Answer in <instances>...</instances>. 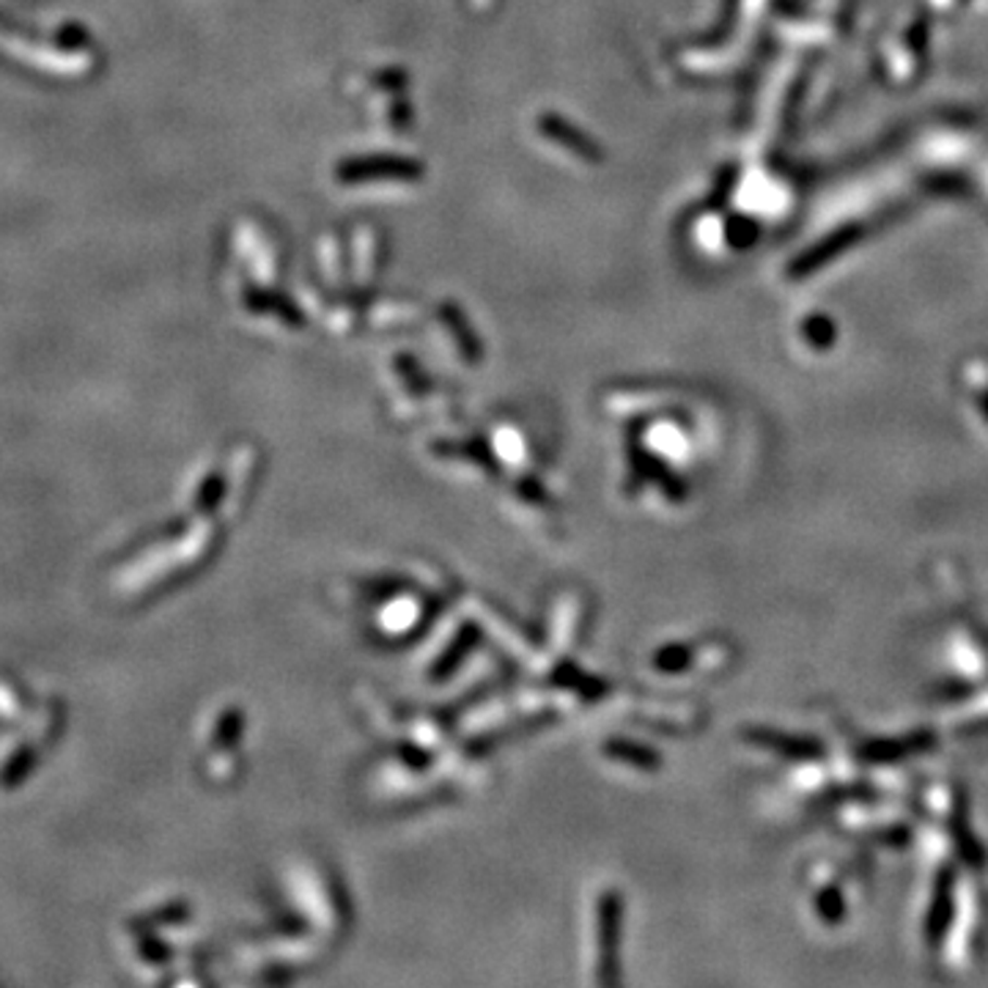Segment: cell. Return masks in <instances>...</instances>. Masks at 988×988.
<instances>
[{
    "label": "cell",
    "instance_id": "6da1fadb",
    "mask_svg": "<svg viewBox=\"0 0 988 988\" xmlns=\"http://www.w3.org/2000/svg\"><path fill=\"white\" fill-rule=\"evenodd\" d=\"M338 182L343 185H363V182H417L423 165L407 157H354L338 165Z\"/></svg>",
    "mask_w": 988,
    "mask_h": 988
},
{
    "label": "cell",
    "instance_id": "7a4b0ae2",
    "mask_svg": "<svg viewBox=\"0 0 988 988\" xmlns=\"http://www.w3.org/2000/svg\"><path fill=\"white\" fill-rule=\"evenodd\" d=\"M955 885H959V871L955 865H942L934 878V890H930L928 912H925V942L928 948H939L948 937L950 925L955 917Z\"/></svg>",
    "mask_w": 988,
    "mask_h": 988
},
{
    "label": "cell",
    "instance_id": "3957f363",
    "mask_svg": "<svg viewBox=\"0 0 988 988\" xmlns=\"http://www.w3.org/2000/svg\"><path fill=\"white\" fill-rule=\"evenodd\" d=\"M937 747V734L934 730H912V734L892 736V739H871L856 747V758L871 766H885V763L906 761L912 755H923Z\"/></svg>",
    "mask_w": 988,
    "mask_h": 988
},
{
    "label": "cell",
    "instance_id": "277c9868",
    "mask_svg": "<svg viewBox=\"0 0 988 988\" xmlns=\"http://www.w3.org/2000/svg\"><path fill=\"white\" fill-rule=\"evenodd\" d=\"M747 739L755 747L772 750L777 755L788 758V761H821L827 755L824 741L813 739V736H799L786 734V730H772V728H752L747 730Z\"/></svg>",
    "mask_w": 988,
    "mask_h": 988
},
{
    "label": "cell",
    "instance_id": "5b68a950",
    "mask_svg": "<svg viewBox=\"0 0 988 988\" xmlns=\"http://www.w3.org/2000/svg\"><path fill=\"white\" fill-rule=\"evenodd\" d=\"M856 237H860V228L856 226L838 228L833 237H827L824 242L815 245V248L804 250V253L799 255L791 266H788V275H791V278H804V275H810V272L821 270V266L827 264L829 259H835V255H840L843 250H849L851 245L856 242Z\"/></svg>",
    "mask_w": 988,
    "mask_h": 988
},
{
    "label": "cell",
    "instance_id": "8992f818",
    "mask_svg": "<svg viewBox=\"0 0 988 988\" xmlns=\"http://www.w3.org/2000/svg\"><path fill=\"white\" fill-rule=\"evenodd\" d=\"M538 129H541L543 138L555 140L558 146L568 149L572 154L583 157L588 162H599L601 160V146L596 140H590L588 135L579 133L577 127H572L568 122H563L561 116H543L538 122Z\"/></svg>",
    "mask_w": 988,
    "mask_h": 988
},
{
    "label": "cell",
    "instance_id": "52a82bcc",
    "mask_svg": "<svg viewBox=\"0 0 988 988\" xmlns=\"http://www.w3.org/2000/svg\"><path fill=\"white\" fill-rule=\"evenodd\" d=\"M948 827H950V840H953L955 856H959L966 867H972V871H980V867H986L988 854H986V849H983L980 840L975 838V833H972L964 802H959V808L953 810Z\"/></svg>",
    "mask_w": 988,
    "mask_h": 988
},
{
    "label": "cell",
    "instance_id": "ba28073f",
    "mask_svg": "<svg viewBox=\"0 0 988 988\" xmlns=\"http://www.w3.org/2000/svg\"><path fill=\"white\" fill-rule=\"evenodd\" d=\"M815 914L827 925H840L846 917V898L838 885H829L815 898Z\"/></svg>",
    "mask_w": 988,
    "mask_h": 988
},
{
    "label": "cell",
    "instance_id": "9c48e42d",
    "mask_svg": "<svg viewBox=\"0 0 988 988\" xmlns=\"http://www.w3.org/2000/svg\"><path fill=\"white\" fill-rule=\"evenodd\" d=\"M835 336H838V333H835V324L829 322L827 316H810L808 322H804V338H808V343H813L815 349L833 347Z\"/></svg>",
    "mask_w": 988,
    "mask_h": 988
},
{
    "label": "cell",
    "instance_id": "30bf717a",
    "mask_svg": "<svg viewBox=\"0 0 988 988\" xmlns=\"http://www.w3.org/2000/svg\"><path fill=\"white\" fill-rule=\"evenodd\" d=\"M728 237H730V242L739 245V248H745V245H752V237H755V226H752V223H747L745 217H736L734 223H730V228H728Z\"/></svg>",
    "mask_w": 988,
    "mask_h": 988
},
{
    "label": "cell",
    "instance_id": "8fae6325",
    "mask_svg": "<svg viewBox=\"0 0 988 988\" xmlns=\"http://www.w3.org/2000/svg\"><path fill=\"white\" fill-rule=\"evenodd\" d=\"M977 407H980L983 417H986V423H988V388H983L980 396H977Z\"/></svg>",
    "mask_w": 988,
    "mask_h": 988
}]
</instances>
